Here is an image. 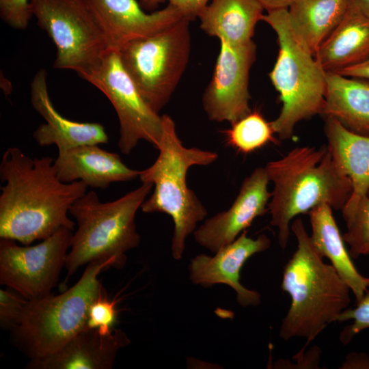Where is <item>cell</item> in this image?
Wrapping results in <instances>:
<instances>
[{"label":"cell","mask_w":369,"mask_h":369,"mask_svg":"<svg viewBox=\"0 0 369 369\" xmlns=\"http://www.w3.org/2000/svg\"><path fill=\"white\" fill-rule=\"evenodd\" d=\"M51 156L31 159L16 147L4 152L0 178V238L29 245L61 228L73 230L71 206L88 187L81 180L62 182Z\"/></svg>","instance_id":"1"},{"label":"cell","mask_w":369,"mask_h":369,"mask_svg":"<svg viewBox=\"0 0 369 369\" xmlns=\"http://www.w3.org/2000/svg\"><path fill=\"white\" fill-rule=\"evenodd\" d=\"M264 167L274 185L268 204L270 224L277 228L283 249L295 217L321 204L342 210L352 193L350 178L335 163L327 146L295 147Z\"/></svg>","instance_id":"2"},{"label":"cell","mask_w":369,"mask_h":369,"mask_svg":"<svg viewBox=\"0 0 369 369\" xmlns=\"http://www.w3.org/2000/svg\"><path fill=\"white\" fill-rule=\"evenodd\" d=\"M290 230L297 248L283 271L281 286L291 303L279 336L284 340L303 338L307 345L348 308L351 290L333 266L323 261L301 218H295Z\"/></svg>","instance_id":"3"},{"label":"cell","mask_w":369,"mask_h":369,"mask_svg":"<svg viewBox=\"0 0 369 369\" xmlns=\"http://www.w3.org/2000/svg\"><path fill=\"white\" fill-rule=\"evenodd\" d=\"M162 116V133L157 146L159 156L154 163L139 172L142 182L154 186L150 197L141 206L143 212L164 213L174 222L172 256L180 260L187 237L195 230L198 222L207 215V210L195 192L187 187V174L191 166L208 165L218 154L196 147L187 148L178 137L173 119Z\"/></svg>","instance_id":"4"},{"label":"cell","mask_w":369,"mask_h":369,"mask_svg":"<svg viewBox=\"0 0 369 369\" xmlns=\"http://www.w3.org/2000/svg\"><path fill=\"white\" fill-rule=\"evenodd\" d=\"M114 260L87 264L72 287L60 295L27 301L17 324L10 331L12 344L30 359L49 356L79 332L87 329L91 305L107 293L98 277Z\"/></svg>","instance_id":"5"},{"label":"cell","mask_w":369,"mask_h":369,"mask_svg":"<svg viewBox=\"0 0 369 369\" xmlns=\"http://www.w3.org/2000/svg\"><path fill=\"white\" fill-rule=\"evenodd\" d=\"M262 20L275 31L279 44L277 58L269 75L282 107L271 123L281 139H289L297 123L322 113L327 72L291 21L288 9L267 12Z\"/></svg>","instance_id":"6"},{"label":"cell","mask_w":369,"mask_h":369,"mask_svg":"<svg viewBox=\"0 0 369 369\" xmlns=\"http://www.w3.org/2000/svg\"><path fill=\"white\" fill-rule=\"evenodd\" d=\"M152 187L151 183L142 182L138 188L107 202H100L97 193L90 191L74 202L69 213L78 228L66 259V280L80 266L93 261L114 260L115 269L123 268L126 252L140 243L135 215Z\"/></svg>","instance_id":"7"},{"label":"cell","mask_w":369,"mask_h":369,"mask_svg":"<svg viewBox=\"0 0 369 369\" xmlns=\"http://www.w3.org/2000/svg\"><path fill=\"white\" fill-rule=\"evenodd\" d=\"M191 21L184 17L156 33L129 42L119 51L125 70L157 113L169 102L187 66Z\"/></svg>","instance_id":"8"},{"label":"cell","mask_w":369,"mask_h":369,"mask_svg":"<svg viewBox=\"0 0 369 369\" xmlns=\"http://www.w3.org/2000/svg\"><path fill=\"white\" fill-rule=\"evenodd\" d=\"M38 25L56 48L53 67L78 75L109 49L106 35L86 0H29Z\"/></svg>","instance_id":"9"},{"label":"cell","mask_w":369,"mask_h":369,"mask_svg":"<svg viewBox=\"0 0 369 369\" xmlns=\"http://www.w3.org/2000/svg\"><path fill=\"white\" fill-rule=\"evenodd\" d=\"M109 99L120 123L118 146L128 154L144 140L156 148L162 133V116L148 105L125 70L119 51L109 49L90 68L79 74Z\"/></svg>","instance_id":"10"},{"label":"cell","mask_w":369,"mask_h":369,"mask_svg":"<svg viewBox=\"0 0 369 369\" xmlns=\"http://www.w3.org/2000/svg\"><path fill=\"white\" fill-rule=\"evenodd\" d=\"M72 236V230L61 228L33 246H18L14 240L1 238L0 284L28 301L50 295L65 266Z\"/></svg>","instance_id":"11"},{"label":"cell","mask_w":369,"mask_h":369,"mask_svg":"<svg viewBox=\"0 0 369 369\" xmlns=\"http://www.w3.org/2000/svg\"><path fill=\"white\" fill-rule=\"evenodd\" d=\"M256 53L253 40L241 45L220 41L214 72L202 96L210 120L232 124L251 111L248 85Z\"/></svg>","instance_id":"12"},{"label":"cell","mask_w":369,"mask_h":369,"mask_svg":"<svg viewBox=\"0 0 369 369\" xmlns=\"http://www.w3.org/2000/svg\"><path fill=\"white\" fill-rule=\"evenodd\" d=\"M269 182L265 167L256 168L243 180L231 206L207 219L194 231L195 241L215 254L232 243L256 217L268 212Z\"/></svg>","instance_id":"13"},{"label":"cell","mask_w":369,"mask_h":369,"mask_svg":"<svg viewBox=\"0 0 369 369\" xmlns=\"http://www.w3.org/2000/svg\"><path fill=\"white\" fill-rule=\"evenodd\" d=\"M271 246L266 234L256 238L247 236L244 230L230 244L221 248L215 255L200 254L191 260L189 271L191 281L204 288L223 284L236 293V300L242 307L257 306L261 297L258 292L244 287L240 282L241 270L253 255L264 251Z\"/></svg>","instance_id":"14"},{"label":"cell","mask_w":369,"mask_h":369,"mask_svg":"<svg viewBox=\"0 0 369 369\" xmlns=\"http://www.w3.org/2000/svg\"><path fill=\"white\" fill-rule=\"evenodd\" d=\"M86 1L106 35L109 49L117 51L132 40L156 33L186 17L170 4L147 13L137 0Z\"/></svg>","instance_id":"15"},{"label":"cell","mask_w":369,"mask_h":369,"mask_svg":"<svg viewBox=\"0 0 369 369\" xmlns=\"http://www.w3.org/2000/svg\"><path fill=\"white\" fill-rule=\"evenodd\" d=\"M30 99L33 109L45 121L33 133L39 146L55 145L61 151L82 145L108 143V135L101 124L72 121L55 109L49 96L44 69H40L31 82Z\"/></svg>","instance_id":"16"},{"label":"cell","mask_w":369,"mask_h":369,"mask_svg":"<svg viewBox=\"0 0 369 369\" xmlns=\"http://www.w3.org/2000/svg\"><path fill=\"white\" fill-rule=\"evenodd\" d=\"M130 340L120 329L108 335L96 329H85L55 353L30 359L27 369H111L118 351Z\"/></svg>","instance_id":"17"},{"label":"cell","mask_w":369,"mask_h":369,"mask_svg":"<svg viewBox=\"0 0 369 369\" xmlns=\"http://www.w3.org/2000/svg\"><path fill=\"white\" fill-rule=\"evenodd\" d=\"M53 165L62 182L81 180L87 187L101 189L112 182L135 179L140 172L128 167L118 154L103 150L96 144L58 151Z\"/></svg>","instance_id":"18"},{"label":"cell","mask_w":369,"mask_h":369,"mask_svg":"<svg viewBox=\"0 0 369 369\" xmlns=\"http://www.w3.org/2000/svg\"><path fill=\"white\" fill-rule=\"evenodd\" d=\"M327 148L337 165L350 178L353 190L341 210L352 209L369 191V136L355 133L339 121L325 117Z\"/></svg>","instance_id":"19"},{"label":"cell","mask_w":369,"mask_h":369,"mask_svg":"<svg viewBox=\"0 0 369 369\" xmlns=\"http://www.w3.org/2000/svg\"><path fill=\"white\" fill-rule=\"evenodd\" d=\"M314 56L327 72H337L367 59L369 17L348 4L342 19Z\"/></svg>","instance_id":"20"},{"label":"cell","mask_w":369,"mask_h":369,"mask_svg":"<svg viewBox=\"0 0 369 369\" xmlns=\"http://www.w3.org/2000/svg\"><path fill=\"white\" fill-rule=\"evenodd\" d=\"M312 227L311 241L323 257L327 258L341 279L359 300L369 289V277L363 276L353 263L335 221L332 208L321 204L308 213Z\"/></svg>","instance_id":"21"},{"label":"cell","mask_w":369,"mask_h":369,"mask_svg":"<svg viewBox=\"0 0 369 369\" xmlns=\"http://www.w3.org/2000/svg\"><path fill=\"white\" fill-rule=\"evenodd\" d=\"M264 10L257 0H211L197 18L201 29L209 36L241 45L252 41Z\"/></svg>","instance_id":"22"},{"label":"cell","mask_w":369,"mask_h":369,"mask_svg":"<svg viewBox=\"0 0 369 369\" xmlns=\"http://www.w3.org/2000/svg\"><path fill=\"white\" fill-rule=\"evenodd\" d=\"M321 114L337 120L355 133L369 136V83L363 79L327 72Z\"/></svg>","instance_id":"23"},{"label":"cell","mask_w":369,"mask_h":369,"mask_svg":"<svg viewBox=\"0 0 369 369\" xmlns=\"http://www.w3.org/2000/svg\"><path fill=\"white\" fill-rule=\"evenodd\" d=\"M348 0H295L290 18L314 55L344 16Z\"/></svg>","instance_id":"24"},{"label":"cell","mask_w":369,"mask_h":369,"mask_svg":"<svg viewBox=\"0 0 369 369\" xmlns=\"http://www.w3.org/2000/svg\"><path fill=\"white\" fill-rule=\"evenodd\" d=\"M224 133L227 144L243 153L252 152L269 142H278L271 123L256 110L231 124Z\"/></svg>","instance_id":"25"},{"label":"cell","mask_w":369,"mask_h":369,"mask_svg":"<svg viewBox=\"0 0 369 369\" xmlns=\"http://www.w3.org/2000/svg\"><path fill=\"white\" fill-rule=\"evenodd\" d=\"M342 214L346 226L342 238L349 246L351 258L369 256V195Z\"/></svg>","instance_id":"26"},{"label":"cell","mask_w":369,"mask_h":369,"mask_svg":"<svg viewBox=\"0 0 369 369\" xmlns=\"http://www.w3.org/2000/svg\"><path fill=\"white\" fill-rule=\"evenodd\" d=\"M351 320L352 323L346 325L340 334V340L346 345L363 330L369 329V289L357 301L353 308L344 310L337 318L336 322L342 323Z\"/></svg>","instance_id":"27"},{"label":"cell","mask_w":369,"mask_h":369,"mask_svg":"<svg viewBox=\"0 0 369 369\" xmlns=\"http://www.w3.org/2000/svg\"><path fill=\"white\" fill-rule=\"evenodd\" d=\"M115 301H109L107 294L100 296L90 306L87 328L96 329L102 335L110 334L116 323Z\"/></svg>","instance_id":"28"},{"label":"cell","mask_w":369,"mask_h":369,"mask_svg":"<svg viewBox=\"0 0 369 369\" xmlns=\"http://www.w3.org/2000/svg\"><path fill=\"white\" fill-rule=\"evenodd\" d=\"M28 300L14 290H0V327L10 331L18 323Z\"/></svg>","instance_id":"29"},{"label":"cell","mask_w":369,"mask_h":369,"mask_svg":"<svg viewBox=\"0 0 369 369\" xmlns=\"http://www.w3.org/2000/svg\"><path fill=\"white\" fill-rule=\"evenodd\" d=\"M0 16L10 27L25 29L33 17L29 0H0Z\"/></svg>","instance_id":"30"},{"label":"cell","mask_w":369,"mask_h":369,"mask_svg":"<svg viewBox=\"0 0 369 369\" xmlns=\"http://www.w3.org/2000/svg\"><path fill=\"white\" fill-rule=\"evenodd\" d=\"M144 10H153L161 3L167 2L179 10L191 20L197 18L210 0H137Z\"/></svg>","instance_id":"31"},{"label":"cell","mask_w":369,"mask_h":369,"mask_svg":"<svg viewBox=\"0 0 369 369\" xmlns=\"http://www.w3.org/2000/svg\"><path fill=\"white\" fill-rule=\"evenodd\" d=\"M336 73L346 77L369 79V57L362 62L343 68Z\"/></svg>","instance_id":"32"},{"label":"cell","mask_w":369,"mask_h":369,"mask_svg":"<svg viewBox=\"0 0 369 369\" xmlns=\"http://www.w3.org/2000/svg\"><path fill=\"white\" fill-rule=\"evenodd\" d=\"M342 368L369 369V357L362 353H351L342 365Z\"/></svg>","instance_id":"33"},{"label":"cell","mask_w":369,"mask_h":369,"mask_svg":"<svg viewBox=\"0 0 369 369\" xmlns=\"http://www.w3.org/2000/svg\"><path fill=\"white\" fill-rule=\"evenodd\" d=\"M266 12L288 9L295 0H257Z\"/></svg>","instance_id":"34"},{"label":"cell","mask_w":369,"mask_h":369,"mask_svg":"<svg viewBox=\"0 0 369 369\" xmlns=\"http://www.w3.org/2000/svg\"><path fill=\"white\" fill-rule=\"evenodd\" d=\"M348 4L369 17V0H348Z\"/></svg>","instance_id":"35"},{"label":"cell","mask_w":369,"mask_h":369,"mask_svg":"<svg viewBox=\"0 0 369 369\" xmlns=\"http://www.w3.org/2000/svg\"><path fill=\"white\" fill-rule=\"evenodd\" d=\"M368 195H369V191H368Z\"/></svg>","instance_id":"36"}]
</instances>
